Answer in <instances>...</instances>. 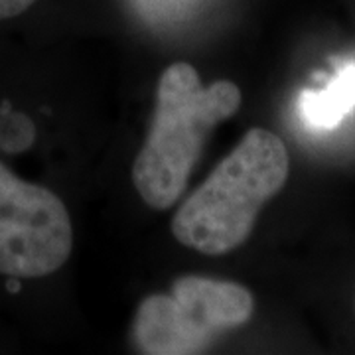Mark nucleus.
Returning <instances> with one entry per match:
<instances>
[{"label":"nucleus","mask_w":355,"mask_h":355,"mask_svg":"<svg viewBox=\"0 0 355 355\" xmlns=\"http://www.w3.org/2000/svg\"><path fill=\"white\" fill-rule=\"evenodd\" d=\"M241 89L221 79L203 87L188 62L168 65L156 87L153 121L132 164V184L148 207L164 211L182 198L209 132L241 107Z\"/></svg>","instance_id":"1"},{"label":"nucleus","mask_w":355,"mask_h":355,"mask_svg":"<svg viewBox=\"0 0 355 355\" xmlns=\"http://www.w3.org/2000/svg\"><path fill=\"white\" fill-rule=\"evenodd\" d=\"M254 298L231 280L182 277L170 294H153L137 308L132 338L142 354H202L219 336L245 326Z\"/></svg>","instance_id":"3"},{"label":"nucleus","mask_w":355,"mask_h":355,"mask_svg":"<svg viewBox=\"0 0 355 355\" xmlns=\"http://www.w3.org/2000/svg\"><path fill=\"white\" fill-rule=\"evenodd\" d=\"M38 0H0V22L26 14Z\"/></svg>","instance_id":"6"},{"label":"nucleus","mask_w":355,"mask_h":355,"mask_svg":"<svg viewBox=\"0 0 355 355\" xmlns=\"http://www.w3.org/2000/svg\"><path fill=\"white\" fill-rule=\"evenodd\" d=\"M73 249V225L62 198L0 160V277L20 282L58 272Z\"/></svg>","instance_id":"4"},{"label":"nucleus","mask_w":355,"mask_h":355,"mask_svg":"<svg viewBox=\"0 0 355 355\" xmlns=\"http://www.w3.org/2000/svg\"><path fill=\"white\" fill-rule=\"evenodd\" d=\"M288 172L284 142L266 128H251L180 205L172 235L202 254L235 251L249 239L263 205L282 190Z\"/></svg>","instance_id":"2"},{"label":"nucleus","mask_w":355,"mask_h":355,"mask_svg":"<svg viewBox=\"0 0 355 355\" xmlns=\"http://www.w3.org/2000/svg\"><path fill=\"white\" fill-rule=\"evenodd\" d=\"M355 109V64L342 65L322 89L304 91L298 114L312 130H331Z\"/></svg>","instance_id":"5"}]
</instances>
